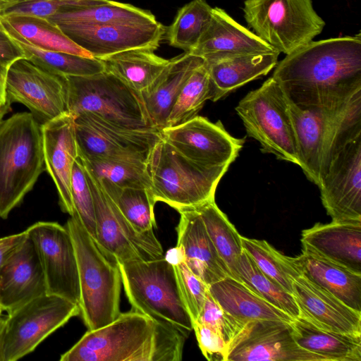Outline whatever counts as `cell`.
Instances as JSON below:
<instances>
[{
  "mask_svg": "<svg viewBox=\"0 0 361 361\" xmlns=\"http://www.w3.org/2000/svg\"><path fill=\"white\" fill-rule=\"evenodd\" d=\"M271 77L300 107L343 102L361 91V33L312 40L278 62Z\"/></svg>",
  "mask_w": 361,
  "mask_h": 361,
  "instance_id": "6da1fadb",
  "label": "cell"
},
{
  "mask_svg": "<svg viewBox=\"0 0 361 361\" xmlns=\"http://www.w3.org/2000/svg\"><path fill=\"white\" fill-rule=\"evenodd\" d=\"M185 337L135 310L87 330L61 361H180Z\"/></svg>",
  "mask_w": 361,
  "mask_h": 361,
  "instance_id": "7a4b0ae2",
  "label": "cell"
},
{
  "mask_svg": "<svg viewBox=\"0 0 361 361\" xmlns=\"http://www.w3.org/2000/svg\"><path fill=\"white\" fill-rule=\"evenodd\" d=\"M287 102L299 166L318 186L336 151L361 135V91L329 106L300 107Z\"/></svg>",
  "mask_w": 361,
  "mask_h": 361,
  "instance_id": "3957f363",
  "label": "cell"
},
{
  "mask_svg": "<svg viewBox=\"0 0 361 361\" xmlns=\"http://www.w3.org/2000/svg\"><path fill=\"white\" fill-rule=\"evenodd\" d=\"M45 170L42 125L30 112L0 123V217L6 219Z\"/></svg>",
  "mask_w": 361,
  "mask_h": 361,
  "instance_id": "277c9868",
  "label": "cell"
},
{
  "mask_svg": "<svg viewBox=\"0 0 361 361\" xmlns=\"http://www.w3.org/2000/svg\"><path fill=\"white\" fill-rule=\"evenodd\" d=\"M74 245L78 267L80 314L87 330L101 328L121 314V274L75 215L65 225Z\"/></svg>",
  "mask_w": 361,
  "mask_h": 361,
  "instance_id": "5b68a950",
  "label": "cell"
},
{
  "mask_svg": "<svg viewBox=\"0 0 361 361\" xmlns=\"http://www.w3.org/2000/svg\"><path fill=\"white\" fill-rule=\"evenodd\" d=\"M118 264L133 310L188 338L192 331V320L181 297L174 267L164 257Z\"/></svg>",
  "mask_w": 361,
  "mask_h": 361,
  "instance_id": "8992f818",
  "label": "cell"
},
{
  "mask_svg": "<svg viewBox=\"0 0 361 361\" xmlns=\"http://www.w3.org/2000/svg\"><path fill=\"white\" fill-rule=\"evenodd\" d=\"M229 166L209 167L183 157L163 138L147 161L151 191L155 201L178 212L215 199L216 187Z\"/></svg>",
  "mask_w": 361,
  "mask_h": 361,
  "instance_id": "52a82bcc",
  "label": "cell"
},
{
  "mask_svg": "<svg viewBox=\"0 0 361 361\" xmlns=\"http://www.w3.org/2000/svg\"><path fill=\"white\" fill-rule=\"evenodd\" d=\"M68 109L73 117L90 114L120 128L159 130L140 92L105 71L89 76H67Z\"/></svg>",
  "mask_w": 361,
  "mask_h": 361,
  "instance_id": "ba28073f",
  "label": "cell"
},
{
  "mask_svg": "<svg viewBox=\"0 0 361 361\" xmlns=\"http://www.w3.org/2000/svg\"><path fill=\"white\" fill-rule=\"evenodd\" d=\"M243 11L253 32L286 55L311 42L326 24L312 0H245Z\"/></svg>",
  "mask_w": 361,
  "mask_h": 361,
  "instance_id": "9c48e42d",
  "label": "cell"
},
{
  "mask_svg": "<svg viewBox=\"0 0 361 361\" xmlns=\"http://www.w3.org/2000/svg\"><path fill=\"white\" fill-rule=\"evenodd\" d=\"M235 111L247 135L259 142L262 152L299 166L287 97L272 77L248 92Z\"/></svg>",
  "mask_w": 361,
  "mask_h": 361,
  "instance_id": "30bf717a",
  "label": "cell"
},
{
  "mask_svg": "<svg viewBox=\"0 0 361 361\" xmlns=\"http://www.w3.org/2000/svg\"><path fill=\"white\" fill-rule=\"evenodd\" d=\"M85 170L94 207V240L102 251L117 263L163 257L161 244L153 230L145 233L137 231L121 214L98 178L87 168Z\"/></svg>",
  "mask_w": 361,
  "mask_h": 361,
  "instance_id": "8fae6325",
  "label": "cell"
},
{
  "mask_svg": "<svg viewBox=\"0 0 361 361\" xmlns=\"http://www.w3.org/2000/svg\"><path fill=\"white\" fill-rule=\"evenodd\" d=\"M79 314L78 305L46 293L16 308L6 317L4 361H16L30 353Z\"/></svg>",
  "mask_w": 361,
  "mask_h": 361,
  "instance_id": "7c38bea8",
  "label": "cell"
},
{
  "mask_svg": "<svg viewBox=\"0 0 361 361\" xmlns=\"http://www.w3.org/2000/svg\"><path fill=\"white\" fill-rule=\"evenodd\" d=\"M74 118L78 157L147 162L162 139L159 130H132L111 125L90 114Z\"/></svg>",
  "mask_w": 361,
  "mask_h": 361,
  "instance_id": "4fadbf2b",
  "label": "cell"
},
{
  "mask_svg": "<svg viewBox=\"0 0 361 361\" xmlns=\"http://www.w3.org/2000/svg\"><path fill=\"white\" fill-rule=\"evenodd\" d=\"M26 231L42 269L46 294L63 298L79 306L78 262L67 228L57 222L38 221Z\"/></svg>",
  "mask_w": 361,
  "mask_h": 361,
  "instance_id": "5bb4252c",
  "label": "cell"
},
{
  "mask_svg": "<svg viewBox=\"0 0 361 361\" xmlns=\"http://www.w3.org/2000/svg\"><path fill=\"white\" fill-rule=\"evenodd\" d=\"M318 187L332 222L361 224V135L336 151Z\"/></svg>",
  "mask_w": 361,
  "mask_h": 361,
  "instance_id": "9a60e30c",
  "label": "cell"
},
{
  "mask_svg": "<svg viewBox=\"0 0 361 361\" xmlns=\"http://www.w3.org/2000/svg\"><path fill=\"white\" fill-rule=\"evenodd\" d=\"M6 94L11 104L25 106L41 125L69 114L66 78L47 71L25 58L10 66Z\"/></svg>",
  "mask_w": 361,
  "mask_h": 361,
  "instance_id": "2e32d148",
  "label": "cell"
},
{
  "mask_svg": "<svg viewBox=\"0 0 361 361\" xmlns=\"http://www.w3.org/2000/svg\"><path fill=\"white\" fill-rule=\"evenodd\" d=\"M290 322L258 319L246 323L228 343L226 361H326L296 343Z\"/></svg>",
  "mask_w": 361,
  "mask_h": 361,
  "instance_id": "e0dca14e",
  "label": "cell"
},
{
  "mask_svg": "<svg viewBox=\"0 0 361 361\" xmlns=\"http://www.w3.org/2000/svg\"><path fill=\"white\" fill-rule=\"evenodd\" d=\"M164 140L187 159L209 166H230L243 147L244 139L231 136L218 121L195 116L161 130Z\"/></svg>",
  "mask_w": 361,
  "mask_h": 361,
  "instance_id": "ac0fdd59",
  "label": "cell"
},
{
  "mask_svg": "<svg viewBox=\"0 0 361 361\" xmlns=\"http://www.w3.org/2000/svg\"><path fill=\"white\" fill-rule=\"evenodd\" d=\"M58 26L77 45L98 59L133 49L156 50L166 30L159 21L152 23Z\"/></svg>",
  "mask_w": 361,
  "mask_h": 361,
  "instance_id": "d6986e66",
  "label": "cell"
},
{
  "mask_svg": "<svg viewBox=\"0 0 361 361\" xmlns=\"http://www.w3.org/2000/svg\"><path fill=\"white\" fill-rule=\"evenodd\" d=\"M42 133L45 170L56 188L61 209L72 216L71 176L78 157L74 118L63 114L42 124Z\"/></svg>",
  "mask_w": 361,
  "mask_h": 361,
  "instance_id": "ffe728a7",
  "label": "cell"
},
{
  "mask_svg": "<svg viewBox=\"0 0 361 361\" xmlns=\"http://www.w3.org/2000/svg\"><path fill=\"white\" fill-rule=\"evenodd\" d=\"M292 287L299 317L325 330L361 336V312L302 274L293 279Z\"/></svg>",
  "mask_w": 361,
  "mask_h": 361,
  "instance_id": "44dd1931",
  "label": "cell"
},
{
  "mask_svg": "<svg viewBox=\"0 0 361 361\" xmlns=\"http://www.w3.org/2000/svg\"><path fill=\"white\" fill-rule=\"evenodd\" d=\"M178 212L176 246L180 249L188 268L207 286L231 276L199 213L193 208Z\"/></svg>",
  "mask_w": 361,
  "mask_h": 361,
  "instance_id": "7402d4cb",
  "label": "cell"
},
{
  "mask_svg": "<svg viewBox=\"0 0 361 361\" xmlns=\"http://www.w3.org/2000/svg\"><path fill=\"white\" fill-rule=\"evenodd\" d=\"M44 293L42 269L28 236L0 271V306L8 314Z\"/></svg>",
  "mask_w": 361,
  "mask_h": 361,
  "instance_id": "603a6c76",
  "label": "cell"
},
{
  "mask_svg": "<svg viewBox=\"0 0 361 361\" xmlns=\"http://www.w3.org/2000/svg\"><path fill=\"white\" fill-rule=\"evenodd\" d=\"M277 51L227 12L212 8L210 21L195 49L189 54L207 59L221 55Z\"/></svg>",
  "mask_w": 361,
  "mask_h": 361,
  "instance_id": "cb8c5ba5",
  "label": "cell"
},
{
  "mask_svg": "<svg viewBox=\"0 0 361 361\" xmlns=\"http://www.w3.org/2000/svg\"><path fill=\"white\" fill-rule=\"evenodd\" d=\"M302 247L361 274V224H315L301 233Z\"/></svg>",
  "mask_w": 361,
  "mask_h": 361,
  "instance_id": "d4e9b609",
  "label": "cell"
},
{
  "mask_svg": "<svg viewBox=\"0 0 361 361\" xmlns=\"http://www.w3.org/2000/svg\"><path fill=\"white\" fill-rule=\"evenodd\" d=\"M279 52L228 54L204 59L216 102L245 84L266 75L278 63Z\"/></svg>",
  "mask_w": 361,
  "mask_h": 361,
  "instance_id": "484cf974",
  "label": "cell"
},
{
  "mask_svg": "<svg viewBox=\"0 0 361 361\" xmlns=\"http://www.w3.org/2000/svg\"><path fill=\"white\" fill-rule=\"evenodd\" d=\"M203 63L202 57L184 52L170 59L158 78L140 92L149 116L157 129L166 127L183 87L193 71Z\"/></svg>",
  "mask_w": 361,
  "mask_h": 361,
  "instance_id": "4316f807",
  "label": "cell"
},
{
  "mask_svg": "<svg viewBox=\"0 0 361 361\" xmlns=\"http://www.w3.org/2000/svg\"><path fill=\"white\" fill-rule=\"evenodd\" d=\"M292 260L305 276L347 306L361 312V274L325 259L302 247Z\"/></svg>",
  "mask_w": 361,
  "mask_h": 361,
  "instance_id": "83f0119b",
  "label": "cell"
},
{
  "mask_svg": "<svg viewBox=\"0 0 361 361\" xmlns=\"http://www.w3.org/2000/svg\"><path fill=\"white\" fill-rule=\"evenodd\" d=\"M208 290L225 312L241 328L253 320L290 322L293 319L231 276L210 284Z\"/></svg>",
  "mask_w": 361,
  "mask_h": 361,
  "instance_id": "f1b7e54d",
  "label": "cell"
},
{
  "mask_svg": "<svg viewBox=\"0 0 361 361\" xmlns=\"http://www.w3.org/2000/svg\"><path fill=\"white\" fill-rule=\"evenodd\" d=\"M290 324L293 337L301 348L326 361H361V336L325 330L300 317Z\"/></svg>",
  "mask_w": 361,
  "mask_h": 361,
  "instance_id": "f546056e",
  "label": "cell"
},
{
  "mask_svg": "<svg viewBox=\"0 0 361 361\" xmlns=\"http://www.w3.org/2000/svg\"><path fill=\"white\" fill-rule=\"evenodd\" d=\"M47 19L57 25L82 26L157 22L148 10L112 0L97 5L66 6Z\"/></svg>",
  "mask_w": 361,
  "mask_h": 361,
  "instance_id": "4dcf8cb0",
  "label": "cell"
},
{
  "mask_svg": "<svg viewBox=\"0 0 361 361\" xmlns=\"http://www.w3.org/2000/svg\"><path fill=\"white\" fill-rule=\"evenodd\" d=\"M154 49H133L100 59L104 71L127 86L141 92L163 72L169 60L159 56Z\"/></svg>",
  "mask_w": 361,
  "mask_h": 361,
  "instance_id": "1f68e13d",
  "label": "cell"
},
{
  "mask_svg": "<svg viewBox=\"0 0 361 361\" xmlns=\"http://www.w3.org/2000/svg\"><path fill=\"white\" fill-rule=\"evenodd\" d=\"M2 23L8 35L23 49L25 59L47 71L67 77L89 76L104 71L100 59L38 48L3 21Z\"/></svg>",
  "mask_w": 361,
  "mask_h": 361,
  "instance_id": "d6a6232c",
  "label": "cell"
},
{
  "mask_svg": "<svg viewBox=\"0 0 361 361\" xmlns=\"http://www.w3.org/2000/svg\"><path fill=\"white\" fill-rule=\"evenodd\" d=\"M195 209L200 215L219 255L227 266L231 277L240 281L238 263L243 251L242 236L218 207L215 199Z\"/></svg>",
  "mask_w": 361,
  "mask_h": 361,
  "instance_id": "836d02e7",
  "label": "cell"
},
{
  "mask_svg": "<svg viewBox=\"0 0 361 361\" xmlns=\"http://www.w3.org/2000/svg\"><path fill=\"white\" fill-rule=\"evenodd\" d=\"M1 19L27 42L38 48L92 57L66 36L57 25L47 18L9 16L1 17Z\"/></svg>",
  "mask_w": 361,
  "mask_h": 361,
  "instance_id": "e575fe53",
  "label": "cell"
},
{
  "mask_svg": "<svg viewBox=\"0 0 361 361\" xmlns=\"http://www.w3.org/2000/svg\"><path fill=\"white\" fill-rule=\"evenodd\" d=\"M102 187L124 217L139 232L152 231L156 226L154 205L156 201L150 189L121 188L99 179Z\"/></svg>",
  "mask_w": 361,
  "mask_h": 361,
  "instance_id": "d590c367",
  "label": "cell"
},
{
  "mask_svg": "<svg viewBox=\"0 0 361 361\" xmlns=\"http://www.w3.org/2000/svg\"><path fill=\"white\" fill-rule=\"evenodd\" d=\"M212 11V7L205 0H192L179 8L165 30L169 45L191 52L210 21Z\"/></svg>",
  "mask_w": 361,
  "mask_h": 361,
  "instance_id": "8d00e7d4",
  "label": "cell"
},
{
  "mask_svg": "<svg viewBox=\"0 0 361 361\" xmlns=\"http://www.w3.org/2000/svg\"><path fill=\"white\" fill-rule=\"evenodd\" d=\"M240 282L250 290L295 319L300 312L292 294L265 275L243 250L238 263Z\"/></svg>",
  "mask_w": 361,
  "mask_h": 361,
  "instance_id": "74e56055",
  "label": "cell"
},
{
  "mask_svg": "<svg viewBox=\"0 0 361 361\" xmlns=\"http://www.w3.org/2000/svg\"><path fill=\"white\" fill-rule=\"evenodd\" d=\"M243 250L252 259L257 267L269 278L292 294L293 279L301 274L292 260L264 240L242 236Z\"/></svg>",
  "mask_w": 361,
  "mask_h": 361,
  "instance_id": "f35d334b",
  "label": "cell"
},
{
  "mask_svg": "<svg viewBox=\"0 0 361 361\" xmlns=\"http://www.w3.org/2000/svg\"><path fill=\"white\" fill-rule=\"evenodd\" d=\"M79 158L85 167L99 179L109 181L121 188L151 189L147 162L127 159Z\"/></svg>",
  "mask_w": 361,
  "mask_h": 361,
  "instance_id": "ab89813d",
  "label": "cell"
},
{
  "mask_svg": "<svg viewBox=\"0 0 361 361\" xmlns=\"http://www.w3.org/2000/svg\"><path fill=\"white\" fill-rule=\"evenodd\" d=\"M211 98V84L204 61L183 87L171 110L166 127L180 124L195 117L205 102Z\"/></svg>",
  "mask_w": 361,
  "mask_h": 361,
  "instance_id": "60d3db41",
  "label": "cell"
},
{
  "mask_svg": "<svg viewBox=\"0 0 361 361\" xmlns=\"http://www.w3.org/2000/svg\"><path fill=\"white\" fill-rule=\"evenodd\" d=\"M71 197L74 212L89 234L95 239V214L93 197L84 165L79 158L75 159L71 176Z\"/></svg>",
  "mask_w": 361,
  "mask_h": 361,
  "instance_id": "b9f144b4",
  "label": "cell"
},
{
  "mask_svg": "<svg viewBox=\"0 0 361 361\" xmlns=\"http://www.w3.org/2000/svg\"><path fill=\"white\" fill-rule=\"evenodd\" d=\"M107 0H16L0 11L1 17L30 16L48 18L69 6H91Z\"/></svg>",
  "mask_w": 361,
  "mask_h": 361,
  "instance_id": "7bdbcfd3",
  "label": "cell"
},
{
  "mask_svg": "<svg viewBox=\"0 0 361 361\" xmlns=\"http://www.w3.org/2000/svg\"><path fill=\"white\" fill-rule=\"evenodd\" d=\"M173 266L181 297L193 322L202 310L208 286L188 268L184 260Z\"/></svg>",
  "mask_w": 361,
  "mask_h": 361,
  "instance_id": "ee69618b",
  "label": "cell"
},
{
  "mask_svg": "<svg viewBox=\"0 0 361 361\" xmlns=\"http://www.w3.org/2000/svg\"><path fill=\"white\" fill-rule=\"evenodd\" d=\"M197 322L207 325L217 331L224 338L227 344L242 329L233 319H232L213 298L209 292L199 314Z\"/></svg>",
  "mask_w": 361,
  "mask_h": 361,
  "instance_id": "f6af8a7d",
  "label": "cell"
},
{
  "mask_svg": "<svg viewBox=\"0 0 361 361\" xmlns=\"http://www.w3.org/2000/svg\"><path fill=\"white\" fill-rule=\"evenodd\" d=\"M198 345L205 358L209 361H226L228 344L223 336L215 329L192 322Z\"/></svg>",
  "mask_w": 361,
  "mask_h": 361,
  "instance_id": "bcb514c9",
  "label": "cell"
},
{
  "mask_svg": "<svg viewBox=\"0 0 361 361\" xmlns=\"http://www.w3.org/2000/svg\"><path fill=\"white\" fill-rule=\"evenodd\" d=\"M25 58L23 49L8 35L4 25L0 28V63L10 66L14 61Z\"/></svg>",
  "mask_w": 361,
  "mask_h": 361,
  "instance_id": "7dc6e473",
  "label": "cell"
},
{
  "mask_svg": "<svg viewBox=\"0 0 361 361\" xmlns=\"http://www.w3.org/2000/svg\"><path fill=\"white\" fill-rule=\"evenodd\" d=\"M28 238L27 231L0 238V271Z\"/></svg>",
  "mask_w": 361,
  "mask_h": 361,
  "instance_id": "c3c4849f",
  "label": "cell"
},
{
  "mask_svg": "<svg viewBox=\"0 0 361 361\" xmlns=\"http://www.w3.org/2000/svg\"><path fill=\"white\" fill-rule=\"evenodd\" d=\"M10 66L0 63V105H4L8 101L6 94V78Z\"/></svg>",
  "mask_w": 361,
  "mask_h": 361,
  "instance_id": "681fc988",
  "label": "cell"
},
{
  "mask_svg": "<svg viewBox=\"0 0 361 361\" xmlns=\"http://www.w3.org/2000/svg\"><path fill=\"white\" fill-rule=\"evenodd\" d=\"M6 318L0 317V361H4V338L6 333Z\"/></svg>",
  "mask_w": 361,
  "mask_h": 361,
  "instance_id": "f907efd6",
  "label": "cell"
},
{
  "mask_svg": "<svg viewBox=\"0 0 361 361\" xmlns=\"http://www.w3.org/2000/svg\"><path fill=\"white\" fill-rule=\"evenodd\" d=\"M11 109V103L8 99L6 104L0 105V123L2 122L4 116L9 113Z\"/></svg>",
  "mask_w": 361,
  "mask_h": 361,
  "instance_id": "816d5d0a",
  "label": "cell"
},
{
  "mask_svg": "<svg viewBox=\"0 0 361 361\" xmlns=\"http://www.w3.org/2000/svg\"><path fill=\"white\" fill-rule=\"evenodd\" d=\"M15 1L16 0H0V11L8 5L13 4Z\"/></svg>",
  "mask_w": 361,
  "mask_h": 361,
  "instance_id": "f5cc1de1",
  "label": "cell"
},
{
  "mask_svg": "<svg viewBox=\"0 0 361 361\" xmlns=\"http://www.w3.org/2000/svg\"><path fill=\"white\" fill-rule=\"evenodd\" d=\"M3 311L4 310H3L2 307L0 306V317H1V313H2Z\"/></svg>",
  "mask_w": 361,
  "mask_h": 361,
  "instance_id": "db71d44e",
  "label": "cell"
},
{
  "mask_svg": "<svg viewBox=\"0 0 361 361\" xmlns=\"http://www.w3.org/2000/svg\"><path fill=\"white\" fill-rule=\"evenodd\" d=\"M2 27H3V23H2L1 18H0V28Z\"/></svg>",
  "mask_w": 361,
  "mask_h": 361,
  "instance_id": "11a10c76",
  "label": "cell"
}]
</instances>
